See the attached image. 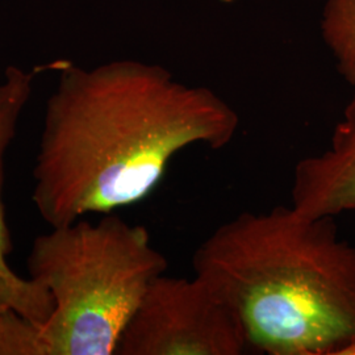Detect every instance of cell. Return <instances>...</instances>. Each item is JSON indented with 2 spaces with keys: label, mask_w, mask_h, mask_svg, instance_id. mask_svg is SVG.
<instances>
[{
  "label": "cell",
  "mask_w": 355,
  "mask_h": 355,
  "mask_svg": "<svg viewBox=\"0 0 355 355\" xmlns=\"http://www.w3.org/2000/svg\"><path fill=\"white\" fill-rule=\"evenodd\" d=\"M46 103L32 200L51 227L140 203L195 145L230 144L240 117L212 89L159 64H64Z\"/></svg>",
  "instance_id": "6da1fadb"
},
{
  "label": "cell",
  "mask_w": 355,
  "mask_h": 355,
  "mask_svg": "<svg viewBox=\"0 0 355 355\" xmlns=\"http://www.w3.org/2000/svg\"><path fill=\"white\" fill-rule=\"evenodd\" d=\"M192 265L232 306L250 350L355 355V246L334 217L292 205L242 212L199 245Z\"/></svg>",
  "instance_id": "7a4b0ae2"
},
{
  "label": "cell",
  "mask_w": 355,
  "mask_h": 355,
  "mask_svg": "<svg viewBox=\"0 0 355 355\" xmlns=\"http://www.w3.org/2000/svg\"><path fill=\"white\" fill-rule=\"evenodd\" d=\"M166 270L148 229L114 212L38 236L28 271L54 300L41 327L48 355L114 354L144 295Z\"/></svg>",
  "instance_id": "3957f363"
},
{
  "label": "cell",
  "mask_w": 355,
  "mask_h": 355,
  "mask_svg": "<svg viewBox=\"0 0 355 355\" xmlns=\"http://www.w3.org/2000/svg\"><path fill=\"white\" fill-rule=\"evenodd\" d=\"M250 350L228 302L193 274L153 280L129 320L116 355H242Z\"/></svg>",
  "instance_id": "277c9868"
},
{
  "label": "cell",
  "mask_w": 355,
  "mask_h": 355,
  "mask_svg": "<svg viewBox=\"0 0 355 355\" xmlns=\"http://www.w3.org/2000/svg\"><path fill=\"white\" fill-rule=\"evenodd\" d=\"M291 205L309 217H336L355 211V89L329 146L295 166Z\"/></svg>",
  "instance_id": "5b68a950"
},
{
  "label": "cell",
  "mask_w": 355,
  "mask_h": 355,
  "mask_svg": "<svg viewBox=\"0 0 355 355\" xmlns=\"http://www.w3.org/2000/svg\"><path fill=\"white\" fill-rule=\"evenodd\" d=\"M37 70L8 66L0 82V311L13 309L38 327L45 325L54 309L51 292L32 278L13 271L7 257L12 250L11 232L7 227L3 204L4 155L11 145L26 104L29 102Z\"/></svg>",
  "instance_id": "8992f818"
},
{
  "label": "cell",
  "mask_w": 355,
  "mask_h": 355,
  "mask_svg": "<svg viewBox=\"0 0 355 355\" xmlns=\"http://www.w3.org/2000/svg\"><path fill=\"white\" fill-rule=\"evenodd\" d=\"M321 33L340 74L355 89V0H327Z\"/></svg>",
  "instance_id": "52a82bcc"
},
{
  "label": "cell",
  "mask_w": 355,
  "mask_h": 355,
  "mask_svg": "<svg viewBox=\"0 0 355 355\" xmlns=\"http://www.w3.org/2000/svg\"><path fill=\"white\" fill-rule=\"evenodd\" d=\"M0 355H48L41 327L13 309H1Z\"/></svg>",
  "instance_id": "ba28073f"
}]
</instances>
